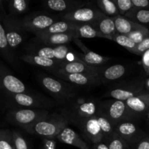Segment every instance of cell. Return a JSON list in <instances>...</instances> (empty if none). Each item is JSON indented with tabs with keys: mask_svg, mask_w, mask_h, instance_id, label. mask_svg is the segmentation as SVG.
Here are the masks:
<instances>
[{
	"mask_svg": "<svg viewBox=\"0 0 149 149\" xmlns=\"http://www.w3.org/2000/svg\"><path fill=\"white\" fill-rule=\"evenodd\" d=\"M0 85L6 95H15L25 93L26 86L17 77L7 72L3 63H1L0 68Z\"/></svg>",
	"mask_w": 149,
	"mask_h": 149,
	"instance_id": "cell-12",
	"label": "cell"
},
{
	"mask_svg": "<svg viewBox=\"0 0 149 149\" xmlns=\"http://www.w3.org/2000/svg\"><path fill=\"white\" fill-rule=\"evenodd\" d=\"M145 87H146V88L147 89V90H149V79H147L146 81Z\"/></svg>",
	"mask_w": 149,
	"mask_h": 149,
	"instance_id": "cell-45",
	"label": "cell"
},
{
	"mask_svg": "<svg viewBox=\"0 0 149 149\" xmlns=\"http://www.w3.org/2000/svg\"><path fill=\"white\" fill-rule=\"evenodd\" d=\"M136 149H149V138H144L137 145Z\"/></svg>",
	"mask_w": 149,
	"mask_h": 149,
	"instance_id": "cell-43",
	"label": "cell"
},
{
	"mask_svg": "<svg viewBox=\"0 0 149 149\" xmlns=\"http://www.w3.org/2000/svg\"><path fill=\"white\" fill-rule=\"evenodd\" d=\"M104 13L93 7H79L63 15L64 20L81 23L93 24Z\"/></svg>",
	"mask_w": 149,
	"mask_h": 149,
	"instance_id": "cell-10",
	"label": "cell"
},
{
	"mask_svg": "<svg viewBox=\"0 0 149 149\" xmlns=\"http://www.w3.org/2000/svg\"><path fill=\"white\" fill-rule=\"evenodd\" d=\"M128 19L141 24L149 23V9L134 8L125 15Z\"/></svg>",
	"mask_w": 149,
	"mask_h": 149,
	"instance_id": "cell-29",
	"label": "cell"
},
{
	"mask_svg": "<svg viewBox=\"0 0 149 149\" xmlns=\"http://www.w3.org/2000/svg\"><path fill=\"white\" fill-rule=\"evenodd\" d=\"M125 103L135 114L146 113L149 110V93H141L126 100Z\"/></svg>",
	"mask_w": 149,
	"mask_h": 149,
	"instance_id": "cell-25",
	"label": "cell"
},
{
	"mask_svg": "<svg viewBox=\"0 0 149 149\" xmlns=\"http://www.w3.org/2000/svg\"><path fill=\"white\" fill-rule=\"evenodd\" d=\"M20 60L27 63L47 68V69H49L48 71H49L58 70L62 65L63 63L64 62V61H55V60L45 58L43 57L39 56V55H31V54H26V55H22L20 57Z\"/></svg>",
	"mask_w": 149,
	"mask_h": 149,
	"instance_id": "cell-19",
	"label": "cell"
},
{
	"mask_svg": "<svg viewBox=\"0 0 149 149\" xmlns=\"http://www.w3.org/2000/svg\"><path fill=\"white\" fill-rule=\"evenodd\" d=\"M101 68L91 66L82 62H63L57 71L67 74H86L98 77Z\"/></svg>",
	"mask_w": 149,
	"mask_h": 149,
	"instance_id": "cell-14",
	"label": "cell"
},
{
	"mask_svg": "<svg viewBox=\"0 0 149 149\" xmlns=\"http://www.w3.org/2000/svg\"><path fill=\"white\" fill-rule=\"evenodd\" d=\"M0 50L1 54L7 63L13 65L14 68L19 67V63L13 54V49L9 45L6 36L5 29L2 23H0Z\"/></svg>",
	"mask_w": 149,
	"mask_h": 149,
	"instance_id": "cell-24",
	"label": "cell"
},
{
	"mask_svg": "<svg viewBox=\"0 0 149 149\" xmlns=\"http://www.w3.org/2000/svg\"><path fill=\"white\" fill-rule=\"evenodd\" d=\"M74 42H75V43L82 49L83 52H84L83 54L78 53V52H77V58H78L81 62L87 64V65H91V66L97 67L98 65H103V64L106 63V62H108V61L111 59L110 58L102 56V55L95 53V52H93V51H90V49H87V47H85V46L83 45L82 42H81V41L79 40V39H75V40H74Z\"/></svg>",
	"mask_w": 149,
	"mask_h": 149,
	"instance_id": "cell-16",
	"label": "cell"
},
{
	"mask_svg": "<svg viewBox=\"0 0 149 149\" xmlns=\"http://www.w3.org/2000/svg\"><path fill=\"white\" fill-rule=\"evenodd\" d=\"M56 139L63 143L71 145L79 149H90L88 145L80 138L79 135L68 127L63 130Z\"/></svg>",
	"mask_w": 149,
	"mask_h": 149,
	"instance_id": "cell-23",
	"label": "cell"
},
{
	"mask_svg": "<svg viewBox=\"0 0 149 149\" xmlns=\"http://www.w3.org/2000/svg\"><path fill=\"white\" fill-rule=\"evenodd\" d=\"M127 71V69L125 65L122 64H115L104 69L101 68L98 77L102 84H106L122 78Z\"/></svg>",
	"mask_w": 149,
	"mask_h": 149,
	"instance_id": "cell-20",
	"label": "cell"
},
{
	"mask_svg": "<svg viewBox=\"0 0 149 149\" xmlns=\"http://www.w3.org/2000/svg\"><path fill=\"white\" fill-rule=\"evenodd\" d=\"M28 51H29L28 54L39 55L43 58L55 60V61H61L64 62H76V61L81 62L77 58V52H74L72 49L68 47L65 45H59V46H49L46 45H44L43 46L40 45L29 46Z\"/></svg>",
	"mask_w": 149,
	"mask_h": 149,
	"instance_id": "cell-3",
	"label": "cell"
},
{
	"mask_svg": "<svg viewBox=\"0 0 149 149\" xmlns=\"http://www.w3.org/2000/svg\"><path fill=\"white\" fill-rule=\"evenodd\" d=\"M113 41L116 42L119 45L122 46L123 47L126 48L129 52L134 53L138 44L135 43L132 39L129 37L127 35L120 34V33H116L113 36Z\"/></svg>",
	"mask_w": 149,
	"mask_h": 149,
	"instance_id": "cell-33",
	"label": "cell"
},
{
	"mask_svg": "<svg viewBox=\"0 0 149 149\" xmlns=\"http://www.w3.org/2000/svg\"><path fill=\"white\" fill-rule=\"evenodd\" d=\"M146 116H147V119H148V120L149 122V110L146 112Z\"/></svg>",
	"mask_w": 149,
	"mask_h": 149,
	"instance_id": "cell-46",
	"label": "cell"
},
{
	"mask_svg": "<svg viewBox=\"0 0 149 149\" xmlns=\"http://www.w3.org/2000/svg\"><path fill=\"white\" fill-rule=\"evenodd\" d=\"M49 115V111L45 109H16L10 110L6 115V119L11 125H18L26 130L45 119Z\"/></svg>",
	"mask_w": 149,
	"mask_h": 149,
	"instance_id": "cell-4",
	"label": "cell"
},
{
	"mask_svg": "<svg viewBox=\"0 0 149 149\" xmlns=\"http://www.w3.org/2000/svg\"><path fill=\"white\" fill-rule=\"evenodd\" d=\"M63 106V116L79 127L88 119L97 117L101 109L100 103L92 97H75L64 101Z\"/></svg>",
	"mask_w": 149,
	"mask_h": 149,
	"instance_id": "cell-1",
	"label": "cell"
},
{
	"mask_svg": "<svg viewBox=\"0 0 149 149\" xmlns=\"http://www.w3.org/2000/svg\"><path fill=\"white\" fill-rule=\"evenodd\" d=\"M148 50H149V36L137 45L134 54L138 55H143Z\"/></svg>",
	"mask_w": 149,
	"mask_h": 149,
	"instance_id": "cell-39",
	"label": "cell"
},
{
	"mask_svg": "<svg viewBox=\"0 0 149 149\" xmlns=\"http://www.w3.org/2000/svg\"><path fill=\"white\" fill-rule=\"evenodd\" d=\"M81 3L66 0H49L45 3V7L55 12H71L80 7Z\"/></svg>",
	"mask_w": 149,
	"mask_h": 149,
	"instance_id": "cell-27",
	"label": "cell"
},
{
	"mask_svg": "<svg viewBox=\"0 0 149 149\" xmlns=\"http://www.w3.org/2000/svg\"><path fill=\"white\" fill-rule=\"evenodd\" d=\"M146 81L142 79L133 80L127 82L119 83L115 85L106 94V97H110L116 100L126 101L143 92Z\"/></svg>",
	"mask_w": 149,
	"mask_h": 149,
	"instance_id": "cell-8",
	"label": "cell"
},
{
	"mask_svg": "<svg viewBox=\"0 0 149 149\" xmlns=\"http://www.w3.org/2000/svg\"><path fill=\"white\" fill-rule=\"evenodd\" d=\"M79 23L68 20H61L54 23L49 28L36 34H56V33H65L70 32H75ZM35 34V35H36Z\"/></svg>",
	"mask_w": 149,
	"mask_h": 149,
	"instance_id": "cell-26",
	"label": "cell"
},
{
	"mask_svg": "<svg viewBox=\"0 0 149 149\" xmlns=\"http://www.w3.org/2000/svg\"><path fill=\"white\" fill-rule=\"evenodd\" d=\"M20 21L26 31L36 34L47 29L58 20L55 16L52 15L36 13L20 18Z\"/></svg>",
	"mask_w": 149,
	"mask_h": 149,
	"instance_id": "cell-9",
	"label": "cell"
},
{
	"mask_svg": "<svg viewBox=\"0 0 149 149\" xmlns=\"http://www.w3.org/2000/svg\"><path fill=\"white\" fill-rule=\"evenodd\" d=\"M120 15H125L135 8L132 0H114Z\"/></svg>",
	"mask_w": 149,
	"mask_h": 149,
	"instance_id": "cell-35",
	"label": "cell"
},
{
	"mask_svg": "<svg viewBox=\"0 0 149 149\" xmlns=\"http://www.w3.org/2000/svg\"><path fill=\"white\" fill-rule=\"evenodd\" d=\"M75 39H78L75 32L56 34H36V42L49 46L65 45Z\"/></svg>",
	"mask_w": 149,
	"mask_h": 149,
	"instance_id": "cell-15",
	"label": "cell"
},
{
	"mask_svg": "<svg viewBox=\"0 0 149 149\" xmlns=\"http://www.w3.org/2000/svg\"><path fill=\"white\" fill-rule=\"evenodd\" d=\"M115 127L116 133L126 142H132L135 139L143 137V134L136 125L131 122H124L118 124Z\"/></svg>",
	"mask_w": 149,
	"mask_h": 149,
	"instance_id": "cell-17",
	"label": "cell"
},
{
	"mask_svg": "<svg viewBox=\"0 0 149 149\" xmlns=\"http://www.w3.org/2000/svg\"><path fill=\"white\" fill-rule=\"evenodd\" d=\"M97 119L100 130H101L102 134L103 135V139L104 138H110V139H111L116 134L114 126L111 123L110 121L106 116H104L100 113L97 116Z\"/></svg>",
	"mask_w": 149,
	"mask_h": 149,
	"instance_id": "cell-30",
	"label": "cell"
},
{
	"mask_svg": "<svg viewBox=\"0 0 149 149\" xmlns=\"http://www.w3.org/2000/svg\"><path fill=\"white\" fill-rule=\"evenodd\" d=\"M90 25L95 28L108 39L113 40V36L117 33L113 17H109L105 14H103L100 18L97 19L95 23Z\"/></svg>",
	"mask_w": 149,
	"mask_h": 149,
	"instance_id": "cell-22",
	"label": "cell"
},
{
	"mask_svg": "<svg viewBox=\"0 0 149 149\" xmlns=\"http://www.w3.org/2000/svg\"><path fill=\"white\" fill-rule=\"evenodd\" d=\"M55 138H44V149H55Z\"/></svg>",
	"mask_w": 149,
	"mask_h": 149,
	"instance_id": "cell-41",
	"label": "cell"
},
{
	"mask_svg": "<svg viewBox=\"0 0 149 149\" xmlns=\"http://www.w3.org/2000/svg\"><path fill=\"white\" fill-rule=\"evenodd\" d=\"M0 149H15L13 135L8 130L0 132Z\"/></svg>",
	"mask_w": 149,
	"mask_h": 149,
	"instance_id": "cell-34",
	"label": "cell"
},
{
	"mask_svg": "<svg viewBox=\"0 0 149 149\" xmlns=\"http://www.w3.org/2000/svg\"><path fill=\"white\" fill-rule=\"evenodd\" d=\"M143 64L145 71H146L147 74H149V50L143 55Z\"/></svg>",
	"mask_w": 149,
	"mask_h": 149,
	"instance_id": "cell-42",
	"label": "cell"
},
{
	"mask_svg": "<svg viewBox=\"0 0 149 149\" xmlns=\"http://www.w3.org/2000/svg\"><path fill=\"white\" fill-rule=\"evenodd\" d=\"M113 19L114 20L116 32L120 34L128 36L134 32L147 29V28L143 26L142 24L132 21L125 17V16L120 15L113 17Z\"/></svg>",
	"mask_w": 149,
	"mask_h": 149,
	"instance_id": "cell-18",
	"label": "cell"
},
{
	"mask_svg": "<svg viewBox=\"0 0 149 149\" xmlns=\"http://www.w3.org/2000/svg\"><path fill=\"white\" fill-rule=\"evenodd\" d=\"M79 128L84 132V135L94 143H100L103 140V135L99 126L97 117L87 120Z\"/></svg>",
	"mask_w": 149,
	"mask_h": 149,
	"instance_id": "cell-21",
	"label": "cell"
},
{
	"mask_svg": "<svg viewBox=\"0 0 149 149\" xmlns=\"http://www.w3.org/2000/svg\"><path fill=\"white\" fill-rule=\"evenodd\" d=\"M75 33L77 34V38H95V37H100V38H106L105 36H103L101 33L98 31L95 28L93 27L90 24H81L79 23L76 29Z\"/></svg>",
	"mask_w": 149,
	"mask_h": 149,
	"instance_id": "cell-28",
	"label": "cell"
},
{
	"mask_svg": "<svg viewBox=\"0 0 149 149\" xmlns=\"http://www.w3.org/2000/svg\"><path fill=\"white\" fill-rule=\"evenodd\" d=\"M95 149H109V146L104 143H97L95 146Z\"/></svg>",
	"mask_w": 149,
	"mask_h": 149,
	"instance_id": "cell-44",
	"label": "cell"
},
{
	"mask_svg": "<svg viewBox=\"0 0 149 149\" xmlns=\"http://www.w3.org/2000/svg\"><path fill=\"white\" fill-rule=\"evenodd\" d=\"M39 78L43 87L58 100L64 102L71 100L77 96V93L76 90L64 81L55 79L47 76L40 75Z\"/></svg>",
	"mask_w": 149,
	"mask_h": 149,
	"instance_id": "cell-7",
	"label": "cell"
},
{
	"mask_svg": "<svg viewBox=\"0 0 149 149\" xmlns=\"http://www.w3.org/2000/svg\"><path fill=\"white\" fill-rule=\"evenodd\" d=\"M0 4L1 9L0 20L5 29L9 45L13 49H16L24 41L26 31L20 23V18L6 14L3 10L1 1H0Z\"/></svg>",
	"mask_w": 149,
	"mask_h": 149,
	"instance_id": "cell-5",
	"label": "cell"
},
{
	"mask_svg": "<svg viewBox=\"0 0 149 149\" xmlns=\"http://www.w3.org/2000/svg\"><path fill=\"white\" fill-rule=\"evenodd\" d=\"M7 96L15 104L23 107L33 108V109H45L52 106V103L48 101L45 97H39L33 94L20 93L15 95H7Z\"/></svg>",
	"mask_w": 149,
	"mask_h": 149,
	"instance_id": "cell-11",
	"label": "cell"
},
{
	"mask_svg": "<svg viewBox=\"0 0 149 149\" xmlns=\"http://www.w3.org/2000/svg\"><path fill=\"white\" fill-rule=\"evenodd\" d=\"M68 121L64 116L54 113L48 115L26 130V132L33 135H39L44 138H55L67 127Z\"/></svg>",
	"mask_w": 149,
	"mask_h": 149,
	"instance_id": "cell-2",
	"label": "cell"
},
{
	"mask_svg": "<svg viewBox=\"0 0 149 149\" xmlns=\"http://www.w3.org/2000/svg\"><path fill=\"white\" fill-rule=\"evenodd\" d=\"M100 113L106 116L114 127L121 122H130L135 115L128 108L125 101L116 100L101 105Z\"/></svg>",
	"mask_w": 149,
	"mask_h": 149,
	"instance_id": "cell-6",
	"label": "cell"
},
{
	"mask_svg": "<svg viewBox=\"0 0 149 149\" xmlns=\"http://www.w3.org/2000/svg\"><path fill=\"white\" fill-rule=\"evenodd\" d=\"M58 78L61 80L68 81L76 85L82 86V87H93L101 84L98 77L86 74H67L61 71H50Z\"/></svg>",
	"mask_w": 149,
	"mask_h": 149,
	"instance_id": "cell-13",
	"label": "cell"
},
{
	"mask_svg": "<svg viewBox=\"0 0 149 149\" xmlns=\"http://www.w3.org/2000/svg\"><path fill=\"white\" fill-rule=\"evenodd\" d=\"M135 8L149 9V0H132Z\"/></svg>",
	"mask_w": 149,
	"mask_h": 149,
	"instance_id": "cell-40",
	"label": "cell"
},
{
	"mask_svg": "<svg viewBox=\"0 0 149 149\" xmlns=\"http://www.w3.org/2000/svg\"><path fill=\"white\" fill-rule=\"evenodd\" d=\"M130 39H132L135 43L139 44L142 41H143L146 38L149 36V30L148 29L143 31H138L134 32L131 34L128 35Z\"/></svg>",
	"mask_w": 149,
	"mask_h": 149,
	"instance_id": "cell-37",
	"label": "cell"
},
{
	"mask_svg": "<svg viewBox=\"0 0 149 149\" xmlns=\"http://www.w3.org/2000/svg\"><path fill=\"white\" fill-rule=\"evenodd\" d=\"M28 2L26 0H13L9 2L8 9L10 16L15 17L26 13L28 10Z\"/></svg>",
	"mask_w": 149,
	"mask_h": 149,
	"instance_id": "cell-32",
	"label": "cell"
},
{
	"mask_svg": "<svg viewBox=\"0 0 149 149\" xmlns=\"http://www.w3.org/2000/svg\"><path fill=\"white\" fill-rule=\"evenodd\" d=\"M111 140V141L109 142V149H125L126 148L127 142L124 141L116 133Z\"/></svg>",
	"mask_w": 149,
	"mask_h": 149,
	"instance_id": "cell-36",
	"label": "cell"
},
{
	"mask_svg": "<svg viewBox=\"0 0 149 149\" xmlns=\"http://www.w3.org/2000/svg\"><path fill=\"white\" fill-rule=\"evenodd\" d=\"M13 139L15 149H29L26 141L17 132H13Z\"/></svg>",
	"mask_w": 149,
	"mask_h": 149,
	"instance_id": "cell-38",
	"label": "cell"
},
{
	"mask_svg": "<svg viewBox=\"0 0 149 149\" xmlns=\"http://www.w3.org/2000/svg\"><path fill=\"white\" fill-rule=\"evenodd\" d=\"M97 4L102 13L106 15L112 16L113 17L120 15L114 0H100L97 1Z\"/></svg>",
	"mask_w": 149,
	"mask_h": 149,
	"instance_id": "cell-31",
	"label": "cell"
}]
</instances>
